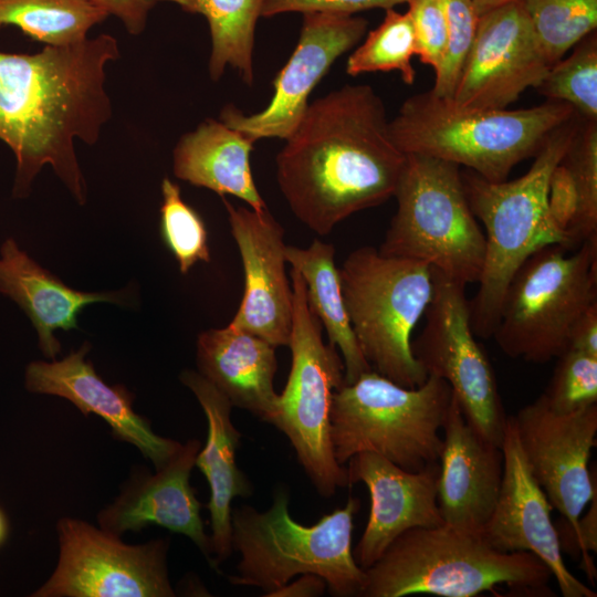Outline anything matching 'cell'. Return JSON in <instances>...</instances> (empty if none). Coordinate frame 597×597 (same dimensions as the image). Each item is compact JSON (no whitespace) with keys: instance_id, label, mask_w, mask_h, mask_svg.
<instances>
[{"instance_id":"cell-1","label":"cell","mask_w":597,"mask_h":597,"mask_svg":"<svg viewBox=\"0 0 597 597\" xmlns=\"http://www.w3.org/2000/svg\"><path fill=\"white\" fill-rule=\"evenodd\" d=\"M118 57L111 34L33 54L0 51V140L15 157L14 197L28 196L50 165L76 201L85 202L74 140L94 145L109 121L105 69Z\"/></svg>"},{"instance_id":"cell-2","label":"cell","mask_w":597,"mask_h":597,"mask_svg":"<svg viewBox=\"0 0 597 597\" xmlns=\"http://www.w3.org/2000/svg\"><path fill=\"white\" fill-rule=\"evenodd\" d=\"M405 160L379 95L348 84L308 105L276 156V179L295 217L325 235L394 197Z\"/></svg>"},{"instance_id":"cell-3","label":"cell","mask_w":597,"mask_h":597,"mask_svg":"<svg viewBox=\"0 0 597 597\" xmlns=\"http://www.w3.org/2000/svg\"><path fill=\"white\" fill-rule=\"evenodd\" d=\"M580 122L575 113L557 127L531 168L514 180L490 181L469 169L461 172L469 206L485 230L483 268L476 293L469 301L470 322L478 337H492L505 290L520 265L544 245L566 244L565 233L549 213V180Z\"/></svg>"},{"instance_id":"cell-4","label":"cell","mask_w":597,"mask_h":597,"mask_svg":"<svg viewBox=\"0 0 597 597\" xmlns=\"http://www.w3.org/2000/svg\"><path fill=\"white\" fill-rule=\"evenodd\" d=\"M574 114L572 106L556 101L520 109L463 107L430 90L402 103L389 121V133L404 154L433 157L503 181Z\"/></svg>"},{"instance_id":"cell-5","label":"cell","mask_w":597,"mask_h":597,"mask_svg":"<svg viewBox=\"0 0 597 597\" xmlns=\"http://www.w3.org/2000/svg\"><path fill=\"white\" fill-rule=\"evenodd\" d=\"M365 575L364 597H474L499 585L528 595H554L548 588L552 573L534 554L501 552L482 535L447 524L407 530Z\"/></svg>"},{"instance_id":"cell-6","label":"cell","mask_w":597,"mask_h":597,"mask_svg":"<svg viewBox=\"0 0 597 597\" xmlns=\"http://www.w3.org/2000/svg\"><path fill=\"white\" fill-rule=\"evenodd\" d=\"M359 501L348 498L344 507L311 526L294 521L289 494L279 490L264 512L244 505L232 510V549L240 554L233 585L253 586L270 596L294 576L322 577L332 595L360 596L366 575L352 551L354 516Z\"/></svg>"},{"instance_id":"cell-7","label":"cell","mask_w":597,"mask_h":597,"mask_svg":"<svg viewBox=\"0 0 597 597\" xmlns=\"http://www.w3.org/2000/svg\"><path fill=\"white\" fill-rule=\"evenodd\" d=\"M452 399L449 384L428 376L406 388L368 370L333 392L331 440L341 465L360 452L376 453L407 471L440 459L442 431Z\"/></svg>"},{"instance_id":"cell-8","label":"cell","mask_w":597,"mask_h":597,"mask_svg":"<svg viewBox=\"0 0 597 597\" xmlns=\"http://www.w3.org/2000/svg\"><path fill=\"white\" fill-rule=\"evenodd\" d=\"M348 320L370 368L399 386L428 378L411 350V334L433 296L432 268L366 245L338 269Z\"/></svg>"},{"instance_id":"cell-9","label":"cell","mask_w":597,"mask_h":597,"mask_svg":"<svg viewBox=\"0 0 597 597\" xmlns=\"http://www.w3.org/2000/svg\"><path fill=\"white\" fill-rule=\"evenodd\" d=\"M394 197L397 211L378 251L420 261L464 286L478 283L485 238L469 206L460 167L406 154Z\"/></svg>"},{"instance_id":"cell-10","label":"cell","mask_w":597,"mask_h":597,"mask_svg":"<svg viewBox=\"0 0 597 597\" xmlns=\"http://www.w3.org/2000/svg\"><path fill=\"white\" fill-rule=\"evenodd\" d=\"M597 302V234L575 250L552 243L512 276L492 337L511 358L545 364L568 348L575 321Z\"/></svg>"},{"instance_id":"cell-11","label":"cell","mask_w":597,"mask_h":597,"mask_svg":"<svg viewBox=\"0 0 597 597\" xmlns=\"http://www.w3.org/2000/svg\"><path fill=\"white\" fill-rule=\"evenodd\" d=\"M293 314L289 347L292 364L271 422L293 446L298 462L325 498L349 486L347 470L337 463L331 440L333 392L345 384L337 348L323 341V326L307 302L301 274L291 270Z\"/></svg>"},{"instance_id":"cell-12","label":"cell","mask_w":597,"mask_h":597,"mask_svg":"<svg viewBox=\"0 0 597 597\" xmlns=\"http://www.w3.org/2000/svg\"><path fill=\"white\" fill-rule=\"evenodd\" d=\"M434 291L411 350L428 376L446 380L467 420L501 447L506 418L498 381L475 339L465 286L432 268Z\"/></svg>"},{"instance_id":"cell-13","label":"cell","mask_w":597,"mask_h":597,"mask_svg":"<svg viewBox=\"0 0 597 597\" xmlns=\"http://www.w3.org/2000/svg\"><path fill=\"white\" fill-rule=\"evenodd\" d=\"M59 559L33 597H171L168 538L127 545L121 536L77 519L56 524Z\"/></svg>"},{"instance_id":"cell-14","label":"cell","mask_w":597,"mask_h":597,"mask_svg":"<svg viewBox=\"0 0 597 597\" xmlns=\"http://www.w3.org/2000/svg\"><path fill=\"white\" fill-rule=\"evenodd\" d=\"M526 463L563 522L559 543L579 553V520L597 494L596 470L588 469L597 436V404L569 412L553 411L543 395L512 416Z\"/></svg>"},{"instance_id":"cell-15","label":"cell","mask_w":597,"mask_h":597,"mask_svg":"<svg viewBox=\"0 0 597 597\" xmlns=\"http://www.w3.org/2000/svg\"><path fill=\"white\" fill-rule=\"evenodd\" d=\"M551 66L523 0L511 2L479 17L452 100L463 107L506 108L536 88Z\"/></svg>"},{"instance_id":"cell-16","label":"cell","mask_w":597,"mask_h":597,"mask_svg":"<svg viewBox=\"0 0 597 597\" xmlns=\"http://www.w3.org/2000/svg\"><path fill=\"white\" fill-rule=\"evenodd\" d=\"M367 21L360 17L311 11L303 24L294 52L273 81L269 105L253 115L227 106L220 115L229 127L253 142L261 138L286 139L302 121L308 96L332 64L364 36Z\"/></svg>"},{"instance_id":"cell-17","label":"cell","mask_w":597,"mask_h":597,"mask_svg":"<svg viewBox=\"0 0 597 597\" xmlns=\"http://www.w3.org/2000/svg\"><path fill=\"white\" fill-rule=\"evenodd\" d=\"M501 449V488L483 538L501 552H530L537 556L549 568L564 597H596L564 563L552 521L553 507L530 471L512 416L506 418Z\"/></svg>"},{"instance_id":"cell-18","label":"cell","mask_w":597,"mask_h":597,"mask_svg":"<svg viewBox=\"0 0 597 597\" xmlns=\"http://www.w3.org/2000/svg\"><path fill=\"white\" fill-rule=\"evenodd\" d=\"M223 203L244 273L242 300L230 323L274 347L287 346L293 290L285 272L284 230L268 208L235 207L224 198Z\"/></svg>"},{"instance_id":"cell-19","label":"cell","mask_w":597,"mask_h":597,"mask_svg":"<svg viewBox=\"0 0 597 597\" xmlns=\"http://www.w3.org/2000/svg\"><path fill=\"white\" fill-rule=\"evenodd\" d=\"M347 462L349 485L364 483L370 496L367 524L353 552L363 569L407 530L444 524L438 506V462L416 472L373 452L357 453Z\"/></svg>"},{"instance_id":"cell-20","label":"cell","mask_w":597,"mask_h":597,"mask_svg":"<svg viewBox=\"0 0 597 597\" xmlns=\"http://www.w3.org/2000/svg\"><path fill=\"white\" fill-rule=\"evenodd\" d=\"M198 440H189L151 474L135 470L116 500L97 515L100 527L116 536L150 524L186 535L212 565L211 541L200 516L201 503L189 483Z\"/></svg>"},{"instance_id":"cell-21","label":"cell","mask_w":597,"mask_h":597,"mask_svg":"<svg viewBox=\"0 0 597 597\" xmlns=\"http://www.w3.org/2000/svg\"><path fill=\"white\" fill-rule=\"evenodd\" d=\"M90 344L61 360L32 362L25 370V388L71 401L84 416L94 413L106 421L113 436L135 446L156 469L164 465L181 443L158 436L149 421L133 408V396L123 386L107 385L85 359Z\"/></svg>"},{"instance_id":"cell-22","label":"cell","mask_w":597,"mask_h":597,"mask_svg":"<svg viewBox=\"0 0 597 597\" xmlns=\"http://www.w3.org/2000/svg\"><path fill=\"white\" fill-rule=\"evenodd\" d=\"M442 430L440 514L444 524L482 535L501 488L502 449L484 439L467 420L453 394Z\"/></svg>"},{"instance_id":"cell-23","label":"cell","mask_w":597,"mask_h":597,"mask_svg":"<svg viewBox=\"0 0 597 597\" xmlns=\"http://www.w3.org/2000/svg\"><path fill=\"white\" fill-rule=\"evenodd\" d=\"M180 380L195 394L208 422L206 444L199 450L195 465L203 473L210 488L207 507L210 512L213 567H217L233 551L232 500L250 496L252 486L235 462L241 433L231 421L233 406L230 400L200 373L185 370Z\"/></svg>"},{"instance_id":"cell-24","label":"cell","mask_w":597,"mask_h":597,"mask_svg":"<svg viewBox=\"0 0 597 597\" xmlns=\"http://www.w3.org/2000/svg\"><path fill=\"white\" fill-rule=\"evenodd\" d=\"M273 345L231 323L202 332L197 341L199 373L232 404L271 423L279 395Z\"/></svg>"},{"instance_id":"cell-25","label":"cell","mask_w":597,"mask_h":597,"mask_svg":"<svg viewBox=\"0 0 597 597\" xmlns=\"http://www.w3.org/2000/svg\"><path fill=\"white\" fill-rule=\"evenodd\" d=\"M0 293L14 301L36 329L43 355L54 359L61 350L55 329L77 328L80 312L96 302L122 303V292L74 290L38 264L14 239L0 248Z\"/></svg>"},{"instance_id":"cell-26","label":"cell","mask_w":597,"mask_h":597,"mask_svg":"<svg viewBox=\"0 0 597 597\" xmlns=\"http://www.w3.org/2000/svg\"><path fill=\"white\" fill-rule=\"evenodd\" d=\"M254 143L222 121L208 118L180 137L172 153L174 174L220 196L238 197L250 208L261 211L266 206L250 168Z\"/></svg>"},{"instance_id":"cell-27","label":"cell","mask_w":597,"mask_h":597,"mask_svg":"<svg viewBox=\"0 0 597 597\" xmlns=\"http://www.w3.org/2000/svg\"><path fill=\"white\" fill-rule=\"evenodd\" d=\"M285 259L301 274L307 302L325 328L328 344L342 354L345 384L354 383L371 368L359 349L348 320L334 245L318 239L305 249L286 245Z\"/></svg>"},{"instance_id":"cell-28","label":"cell","mask_w":597,"mask_h":597,"mask_svg":"<svg viewBox=\"0 0 597 597\" xmlns=\"http://www.w3.org/2000/svg\"><path fill=\"white\" fill-rule=\"evenodd\" d=\"M177 4L188 13L206 18L211 36L209 75L218 81L226 66L253 83V46L258 18L264 0H157Z\"/></svg>"},{"instance_id":"cell-29","label":"cell","mask_w":597,"mask_h":597,"mask_svg":"<svg viewBox=\"0 0 597 597\" xmlns=\"http://www.w3.org/2000/svg\"><path fill=\"white\" fill-rule=\"evenodd\" d=\"M107 15L88 0H0V30L14 25L52 46L84 41Z\"/></svg>"},{"instance_id":"cell-30","label":"cell","mask_w":597,"mask_h":597,"mask_svg":"<svg viewBox=\"0 0 597 597\" xmlns=\"http://www.w3.org/2000/svg\"><path fill=\"white\" fill-rule=\"evenodd\" d=\"M413 55H417V44L410 15L387 9L383 22L349 55L346 73L357 76L369 72L399 71L402 81L411 85L416 77L411 64Z\"/></svg>"},{"instance_id":"cell-31","label":"cell","mask_w":597,"mask_h":597,"mask_svg":"<svg viewBox=\"0 0 597 597\" xmlns=\"http://www.w3.org/2000/svg\"><path fill=\"white\" fill-rule=\"evenodd\" d=\"M551 65L597 27V0H523Z\"/></svg>"},{"instance_id":"cell-32","label":"cell","mask_w":597,"mask_h":597,"mask_svg":"<svg viewBox=\"0 0 597 597\" xmlns=\"http://www.w3.org/2000/svg\"><path fill=\"white\" fill-rule=\"evenodd\" d=\"M573 53L555 62L536 90L547 101L568 104L583 121H597V35L589 33Z\"/></svg>"},{"instance_id":"cell-33","label":"cell","mask_w":597,"mask_h":597,"mask_svg":"<svg viewBox=\"0 0 597 597\" xmlns=\"http://www.w3.org/2000/svg\"><path fill=\"white\" fill-rule=\"evenodd\" d=\"M577 198V209L566 233V249L572 251L597 234V121H583L562 159Z\"/></svg>"},{"instance_id":"cell-34","label":"cell","mask_w":597,"mask_h":597,"mask_svg":"<svg viewBox=\"0 0 597 597\" xmlns=\"http://www.w3.org/2000/svg\"><path fill=\"white\" fill-rule=\"evenodd\" d=\"M161 195L160 235L186 274L198 261H210L207 229L200 214L182 199L179 186L167 177Z\"/></svg>"},{"instance_id":"cell-35","label":"cell","mask_w":597,"mask_h":597,"mask_svg":"<svg viewBox=\"0 0 597 597\" xmlns=\"http://www.w3.org/2000/svg\"><path fill=\"white\" fill-rule=\"evenodd\" d=\"M542 394L557 413H569L597 404V357L567 348Z\"/></svg>"},{"instance_id":"cell-36","label":"cell","mask_w":597,"mask_h":597,"mask_svg":"<svg viewBox=\"0 0 597 597\" xmlns=\"http://www.w3.org/2000/svg\"><path fill=\"white\" fill-rule=\"evenodd\" d=\"M447 24V45L434 72L432 93L452 98L467 55L473 43L478 14L471 0H441Z\"/></svg>"},{"instance_id":"cell-37","label":"cell","mask_w":597,"mask_h":597,"mask_svg":"<svg viewBox=\"0 0 597 597\" xmlns=\"http://www.w3.org/2000/svg\"><path fill=\"white\" fill-rule=\"evenodd\" d=\"M419 60L436 72L447 45V24L441 0H408Z\"/></svg>"},{"instance_id":"cell-38","label":"cell","mask_w":597,"mask_h":597,"mask_svg":"<svg viewBox=\"0 0 597 597\" xmlns=\"http://www.w3.org/2000/svg\"><path fill=\"white\" fill-rule=\"evenodd\" d=\"M408 0H264L261 17L270 18L285 12H327L353 15L356 12L381 8L391 9Z\"/></svg>"},{"instance_id":"cell-39","label":"cell","mask_w":597,"mask_h":597,"mask_svg":"<svg viewBox=\"0 0 597 597\" xmlns=\"http://www.w3.org/2000/svg\"><path fill=\"white\" fill-rule=\"evenodd\" d=\"M107 14L118 18L126 31L133 35L140 34L147 24L150 10L157 0H88Z\"/></svg>"},{"instance_id":"cell-40","label":"cell","mask_w":597,"mask_h":597,"mask_svg":"<svg viewBox=\"0 0 597 597\" xmlns=\"http://www.w3.org/2000/svg\"><path fill=\"white\" fill-rule=\"evenodd\" d=\"M568 348L597 357V302L593 303L573 324Z\"/></svg>"},{"instance_id":"cell-41","label":"cell","mask_w":597,"mask_h":597,"mask_svg":"<svg viewBox=\"0 0 597 597\" xmlns=\"http://www.w3.org/2000/svg\"><path fill=\"white\" fill-rule=\"evenodd\" d=\"M326 582L314 574H303L293 583H287L276 591L272 593L271 597H313L321 596L326 587Z\"/></svg>"},{"instance_id":"cell-42","label":"cell","mask_w":597,"mask_h":597,"mask_svg":"<svg viewBox=\"0 0 597 597\" xmlns=\"http://www.w3.org/2000/svg\"><path fill=\"white\" fill-rule=\"evenodd\" d=\"M514 1L520 0H471L478 17Z\"/></svg>"},{"instance_id":"cell-43","label":"cell","mask_w":597,"mask_h":597,"mask_svg":"<svg viewBox=\"0 0 597 597\" xmlns=\"http://www.w3.org/2000/svg\"><path fill=\"white\" fill-rule=\"evenodd\" d=\"M8 534V523L3 512L0 510V546L6 541Z\"/></svg>"}]
</instances>
